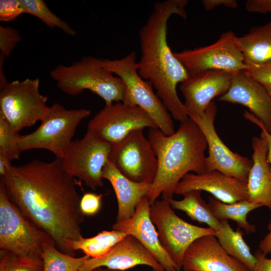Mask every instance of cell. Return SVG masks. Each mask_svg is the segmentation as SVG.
<instances>
[{
	"label": "cell",
	"mask_w": 271,
	"mask_h": 271,
	"mask_svg": "<svg viewBox=\"0 0 271 271\" xmlns=\"http://www.w3.org/2000/svg\"><path fill=\"white\" fill-rule=\"evenodd\" d=\"M202 5L207 11H210L219 5H223L229 8L234 9L238 7V3L235 0H203Z\"/></svg>",
	"instance_id": "39"
},
{
	"label": "cell",
	"mask_w": 271,
	"mask_h": 271,
	"mask_svg": "<svg viewBox=\"0 0 271 271\" xmlns=\"http://www.w3.org/2000/svg\"><path fill=\"white\" fill-rule=\"evenodd\" d=\"M235 36L232 31H228L211 45L174 52V55L190 77L209 70L231 73L243 71L248 65L236 46Z\"/></svg>",
	"instance_id": "11"
},
{
	"label": "cell",
	"mask_w": 271,
	"mask_h": 271,
	"mask_svg": "<svg viewBox=\"0 0 271 271\" xmlns=\"http://www.w3.org/2000/svg\"><path fill=\"white\" fill-rule=\"evenodd\" d=\"M21 40L19 32L11 27L0 26V55L8 57Z\"/></svg>",
	"instance_id": "33"
},
{
	"label": "cell",
	"mask_w": 271,
	"mask_h": 271,
	"mask_svg": "<svg viewBox=\"0 0 271 271\" xmlns=\"http://www.w3.org/2000/svg\"><path fill=\"white\" fill-rule=\"evenodd\" d=\"M0 183L11 201L53 239L58 249L74 255L71 243L83 237L84 215L73 177L63 169L60 159L11 164Z\"/></svg>",
	"instance_id": "1"
},
{
	"label": "cell",
	"mask_w": 271,
	"mask_h": 271,
	"mask_svg": "<svg viewBox=\"0 0 271 271\" xmlns=\"http://www.w3.org/2000/svg\"><path fill=\"white\" fill-rule=\"evenodd\" d=\"M201 193L199 190L191 191L184 194L181 200L173 198L169 202L174 210L182 211L192 220L205 223L216 230L220 221L213 215L208 204L202 198Z\"/></svg>",
	"instance_id": "26"
},
{
	"label": "cell",
	"mask_w": 271,
	"mask_h": 271,
	"mask_svg": "<svg viewBox=\"0 0 271 271\" xmlns=\"http://www.w3.org/2000/svg\"><path fill=\"white\" fill-rule=\"evenodd\" d=\"M102 178L109 182L115 194L117 202L116 221L132 216L152 184L130 180L121 174L109 160L103 169Z\"/></svg>",
	"instance_id": "22"
},
{
	"label": "cell",
	"mask_w": 271,
	"mask_h": 271,
	"mask_svg": "<svg viewBox=\"0 0 271 271\" xmlns=\"http://www.w3.org/2000/svg\"><path fill=\"white\" fill-rule=\"evenodd\" d=\"M20 136L5 120L0 118V157L11 162L19 159L22 153L19 146Z\"/></svg>",
	"instance_id": "31"
},
{
	"label": "cell",
	"mask_w": 271,
	"mask_h": 271,
	"mask_svg": "<svg viewBox=\"0 0 271 271\" xmlns=\"http://www.w3.org/2000/svg\"><path fill=\"white\" fill-rule=\"evenodd\" d=\"M232 80L231 73L209 70L181 83L180 89L185 99L183 103L188 117L201 116L212 99L227 92Z\"/></svg>",
	"instance_id": "15"
},
{
	"label": "cell",
	"mask_w": 271,
	"mask_h": 271,
	"mask_svg": "<svg viewBox=\"0 0 271 271\" xmlns=\"http://www.w3.org/2000/svg\"><path fill=\"white\" fill-rule=\"evenodd\" d=\"M157 126L143 109L123 102H116L105 106L89 122L87 129L103 141L113 145L131 132Z\"/></svg>",
	"instance_id": "14"
},
{
	"label": "cell",
	"mask_w": 271,
	"mask_h": 271,
	"mask_svg": "<svg viewBox=\"0 0 271 271\" xmlns=\"http://www.w3.org/2000/svg\"><path fill=\"white\" fill-rule=\"evenodd\" d=\"M92 271H119L117 270L111 269L106 267H100L96 268Z\"/></svg>",
	"instance_id": "41"
},
{
	"label": "cell",
	"mask_w": 271,
	"mask_h": 271,
	"mask_svg": "<svg viewBox=\"0 0 271 271\" xmlns=\"http://www.w3.org/2000/svg\"><path fill=\"white\" fill-rule=\"evenodd\" d=\"M39 78L8 82L0 88V118L16 132L41 121L48 97L39 90Z\"/></svg>",
	"instance_id": "8"
},
{
	"label": "cell",
	"mask_w": 271,
	"mask_h": 271,
	"mask_svg": "<svg viewBox=\"0 0 271 271\" xmlns=\"http://www.w3.org/2000/svg\"><path fill=\"white\" fill-rule=\"evenodd\" d=\"M126 235L124 232L114 229L104 230L94 236L89 238L82 237L72 241L71 250L73 253L76 250H80L90 258H102Z\"/></svg>",
	"instance_id": "27"
},
{
	"label": "cell",
	"mask_w": 271,
	"mask_h": 271,
	"mask_svg": "<svg viewBox=\"0 0 271 271\" xmlns=\"http://www.w3.org/2000/svg\"><path fill=\"white\" fill-rule=\"evenodd\" d=\"M247 65L244 73L260 83L271 96V60L259 64Z\"/></svg>",
	"instance_id": "32"
},
{
	"label": "cell",
	"mask_w": 271,
	"mask_h": 271,
	"mask_svg": "<svg viewBox=\"0 0 271 271\" xmlns=\"http://www.w3.org/2000/svg\"><path fill=\"white\" fill-rule=\"evenodd\" d=\"M252 165L247 182L248 200L271 211V164L267 160V144L261 137L251 140Z\"/></svg>",
	"instance_id": "21"
},
{
	"label": "cell",
	"mask_w": 271,
	"mask_h": 271,
	"mask_svg": "<svg viewBox=\"0 0 271 271\" xmlns=\"http://www.w3.org/2000/svg\"><path fill=\"white\" fill-rule=\"evenodd\" d=\"M268 232L263 239L260 241L259 250L266 255L271 253V218L267 225Z\"/></svg>",
	"instance_id": "40"
},
{
	"label": "cell",
	"mask_w": 271,
	"mask_h": 271,
	"mask_svg": "<svg viewBox=\"0 0 271 271\" xmlns=\"http://www.w3.org/2000/svg\"><path fill=\"white\" fill-rule=\"evenodd\" d=\"M243 115L246 119L255 124L261 129L260 137L263 138L267 142V160L271 164V134L267 131L262 123L249 111H245Z\"/></svg>",
	"instance_id": "36"
},
{
	"label": "cell",
	"mask_w": 271,
	"mask_h": 271,
	"mask_svg": "<svg viewBox=\"0 0 271 271\" xmlns=\"http://www.w3.org/2000/svg\"><path fill=\"white\" fill-rule=\"evenodd\" d=\"M148 139L158 160L156 176L146 196L151 205L160 196L168 201L173 199L178 183L186 174L206 171L207 142L189 117L171 135L165 134L157 127L149 128Z\"/></svg>",
	"instance_id": "3"
},
{
	"label": "cell",
	"mask_w": 271,
	"mask_h": 271,
	"mask_svg": "<svg viewBox=\"0 0 271 271\" xmlns=\"http://www.w3.org/2000/svg\"><path fill=\"white\" fill-rule=\"evenodd\" d=\"M193 190L207 192L225 203L248 199L246 183L216 170L186 174L178 183L174 194L183 195Z\"/></svg>",
	"instance_id": "16"
},
{
	"label": "cell",
	"mask_w": 271,
	"mask_h": 271,
	"mask_svg": "<svg viewBox=\"0 0 271 271\" xmlns=\"http://www.w3.org/2000/svg\"><path fill=\"white\" fill-rule=\"evenodd\" d=\"M235 42L247 65L271 60V21L252 28L242 36H235Z\"/></svg>",
	"instance_id": "23"
},
{
	"label": "cell",
	"mask_w": 271,
	"mask_h": 271,
	"mask_svg": "<svg viewBox=\"0 0 271 271\" xmlns=\"http://www.w3.org/2000/svg\"><path fill=\"white\" fill-rule=\"evenodd\" d=\"M102 197V194L93 193L84 194L80 202V207L82 213L88 216L96 214L100 209Z\"/></svg>",
	"instance_id": "35"
},
{
	"label": "cell",
	"mask_w": 271,
	"mask_h": 271,
	"mask_svg": "<svg viewBox=\"0 0 271 271\" xmlns=\"http://www.w3.org/2000/svg\"><path fill=\"white\" fill-rule=\"evenodd\" d=\"M184 271H188V270H184Z\"/></svg>",
	"instance_id": "42"
},
{
	"label": "cell",
	"mask_w": 271,
	"mask_h": 271,
	"mask_svg": "<svg viewBox=\"0 0 271 271\" xmlns=\"http://www.w3.org/2000/svg\"><path fill=\"white\" fill-rule=\"evenodd\" d=\"M25 13L38 18L49 28H58L74 36L77 33L66 22L54 14L43 0H20Z\"/></svg>",
	"instance_id": "29"
},
{
	"label": "cell",
	"mask_w": 271,
	"mask_h": 271,
	"mask_svg": "<svg viewBox=\"0 0 271 271\" xmlns=\"http://www.w3.org/2000/svg\"><path fill=\"white\" fill-rule=\"evenodd\" d=\"M212 212L219 220H232L238 227L244 230L246 234L254 233L255 227L247 220V215L260 207V205L248 200L238 201L234 203H223L214 197H208V203Z\"/></svg>",
	"instance_id": "25"
},
{
	"label": "cell",
	"mask_w": 271,
	"mask_h": 271,
	"mask_svg": "<svg viewBox=\"0 0 271 271\" xmlns=\"http://www.w3.org/2000/svg\"><path fill=\"white\" fill-rule=\"evenodd\" d=\"M150 218L158 233L161 243L174 261L178 271L182 268L185 253L196 239L216 230L191 224L178 216L168 201L157 200L151 205Z\"/></svg>",
	"instance_id": "9"
},
{
	"label": "cell",
	"mask_w": 271,
	"mask_h": 271,
	"mask_svg": "<svg viewBox=\"0 0 271 271\" xmlns=\"http://www.w3.org/2000/svg\"><path fill=\"white\" fill-rule=\"evenodd\" d=\"M91 114L86 108L67 109L59 103L49 106L40 126L33 132L21 135V152L44 149L61 159L72 141L79 124Z\"/></svg>",
	"instance_id": "6"
},
{
	"label": "cell",
	"mask_w": 271,
	"mask_h": 271,
	"mask_svg": "<svg viewBox=\"0 0 271 271\" xmlns=\"http://www.w3.org/2000/svg\"><path fill=\"white\" fill-rule=\"evenodd\" d=\"M150 202L145 196L130 218L116 221L114 230L135 237L157 259L165 271H178L173 259L163 247L150 214Z\"/></svg>",
	"instance_id": "17"
},
{
	"label": "cell",
	"mask_w": 271,
	"mask_h": 271,
	"mask_svg": "<svg viewBox=\"0 0 271 271\" xmlns=\"http://www.w3.org/2000/svg\"><path fill=\"white\" fill-rule=\"evenodd\" d=\"M0 271H43L42 258L21 256L0 250Z\"/></svg>",
	"instance_id": "30"
},
{
	"label": "cell",
	"mask_w": 271,
	"mask_h": 271,
	"mask_svg": "<svg viewBox=\"0 0 271 271\" xmlns=\"http://www.w3.org/2000/svg\"><path fill=\"white\" fill-rule=\"evenodd\" d=\"M143 129L135 130L112 145L109 160L130 180L152 183L157 172L158 160Z\"/></svg>",
	"instance_id": "12"
},
{
	"label": "cell",
	"mask_w": 271,
	"mask_h": 271,
	"mask_svg": "<svg viewBox=\"0 0 271 271\" xmlns=\"http://www.w3.org/2000/svg\"><path fill=\"white\" fill-rule=\"evenodd\" d=\"M89 258L86 255L75 257L63 252L52 242L45 246L42 254L43 271H78Z\"/></svg>",
	"instance_id": "28"
},
{
	"label": "cell",
	"mask_w": 271,
	"mask_h": 271,
	"mask_svg": "<svg viewBox=\"0 0 271 271\" xmlns=\"http://www.w3.org/2000/svg\"><path fill=\"white\" fill-rule=\"evenodd\" d=\"M217 112V106L212 101L201 116L191 118L201 129L207 142L208 155L205 159L206 171L216 170L247 183L252 160L232 152L219 138L214 126Z\"/></svg>",
	"instance_id": "13"
},
{
	"label": "cell",
	"mask_w": 271,
	"mask_h": 271,
	"mask_svg": "<svg viewBox=\"0 0 271 271\" xmlns=\"http://www.w3.org/2000/svg\"><path fill=\"white\" fill-rule=\"evenodd\" d=\"M143 265L153 271H165L154 256L133 236L127 234L100 258H89L78 271H92L100 267L122 271Z\"/></svg>",
	"instance_id": "18"
},
{
	"label": "cell",
	"mask_w": 271,
	"mask_h": 271,
	"mask_svg": "<svg viewBox=\"0 0 271 271\" xmlns=\"http://www.w3.org/2000/svg\"><path fill=\"white\" fill-rule=\"evenodd\" d=\"M245 7L249 12L271 14V0H248Z\"/></svg>",
	"instance_id": "37"
},
{
	"label": "cell",
	"mask_w": 271,
	"mask_h": 271,
	"mask_svg": "<svg viewBox=\"0 0 271 271\" xmlns=\"http://www.w3.org/2000/svg\"><path fill=\"white\" fill-rule=\"evenodd\" d=\"M104 59L88 56L66 66L58 65L50 75L63 92L75 96L89 90L102 98L105 104L123 102L126 87L118 77L103 66Z\"/></svg>",
	"instance_id": "4"
},
{
	"label": "cell",
	"mask_w": 271,
	"mask_h": 271,
	"mask_svg": "<svg viewBox=\"0 0 271 271\" xmlns=\"http://www.w3.org/2000/svg\"><path fill=\"white\" fill-rule=\"evenodd\" d=\"M182 268L188 271H250L228 254L213 235L201 237L187 249Z\"/></svg>",
	"instance_id": "19"
},
{
	"label": "cell",
	"mask_w": 271,
	"mask_h": 271,
	"mask_svg": "<svg viewBox=\"0 0 271 271\" xmlns=\"http://www.w3.org/2000/svg\"><path fill=\"white\" fill-rule=\"evenodd\" d=\"M243 232L237 228L234 230L228 220H220V225L216 230L215 237L219 244L230 255L244 265L250 271H252L256 258L243 238Z\"/></svg>",
	"instance_id": "24"
},
{
	"label": "cell",
	"mask_w": 271,
	"mask_h": 271,
	"mask_svg": "<svg viewBox=\"0 0 271 271\" xmlns=\"http://www.w3.org/2000/svg\"><path fill=\"white\" fill-rule=\"evenodd\" d=\"M55 242L28 219L9 199L0 183V249L42 258L45 246Z\"/></svg>",
	"instance_id": "7"
},
{
	"label": "cell",
	"mask_w": 271,
	"mask_h": 271,
	"mask_svg": "<svg viewBox=\"0 0 271 271\" xmlns=\"http://www.w3.org/2000/svg\"><path fill=\"white\" fill-rule=\"evenodd\" d=\"M112 145L87 130L72 141L61 159L63 169L93 190L103 186L102 170L109 160Z\"/></svg>",
	"instance_id": "10"
},
{
	"label": "cell",
	"mask_w": 271,
	"mask_h": 271,
	"mask_svg": "<svg viewBox=\"0 0 271 271\" xmlns=\"http://www.w3.org/2000/svg\"><path fill=\"white\" fill-rule=\"evenodd\" d=\"M103 65L124 83L126 90L123 102L143 109L165 134L169 136L175 132L171 115L161 99L155 93L152 84L140 75L134 52L119 59H104Z\"/></svg>",
	"instance_id": "5"
},
{
	"label": "cell",
	"mask_w": 271,
	"mask_h": 271,
	"mask_svg": "<svg viewBox=\"0 0 271 271\" xmlns=\"http://www.w3.org/2000/svg\"><path fill=\"white\" fill-rule=\"evenodd\" d=\"M217 99L246 107L271 134V96L260 83L243 71L232 73L229 90Z\"/></svg>",
	"instance_id": "20"
},
{
	"label": "cell",
	"mask_w": 271,
	"mask_h": 271,
	"mask_svg": "<svg viewBox=\"0 0 271 271\" xmlns=\"http://www.w3.org/2000/svg\"><path fill=\"white\" fill-rule=\"evenodd\" d=\"M187 0L156 3L147 22L139 31L141 50L138 72L155 88L164 105L176 120L182 122L188 116L177 92V85L190 77L174 56L167 42L168 22L173 15L186 19Z\"/></svg>",
	"instance_id": "2"
},
{
	"label": "cell",
	"mask_w": 271,
	"mask_h": 271,
	"mask_svg": "<svg viewBox=\"0 0 271 271\" xmlns=\"http://www.w3.org/2000/svg\"><path fill=\"white\" fill-rule=\"evenodd\" d=\"M256 262L252 271H271V258L266 257V254L260 250L254 253Z\"/></svg>",
	"instance_id": "38"
},
{
	"label": "cell",
	"mask_w": 271,
	"mask_h": 271,
	"mask_svg": "<svg viewBox=\"0 0 271 271\" xmlns=\"http://www.w3.org/2000/svg\"><path fill=\"white\" fill-rule=\"evenodd\" d=\"M24 13V9L20 0L0 1V20L1 21H13Z\"/></svg>",
	"instance_id": "34"
}]
</instances>
